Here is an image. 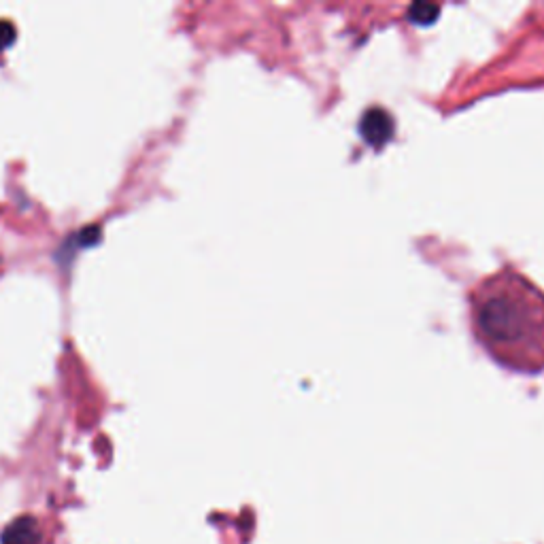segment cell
Wrapping results in <instances>:
<instances>
[{"label": "cell", "instance_id": "1", "mask_svg": "<svg viewBox=\"0 0 544 544\" xmlns=\"http://www.w3.org/2000/svg\"><path fill=\"white\" fill-rule=\"evenodd\" d=\"M470 321L476 340L498 364L517 372L544 370V292L515 268L472 287Z\"/></svg>", "mask_w": 544, "mask_h": 544}, {"label": "cell", "instance_id": "2", "mask_svg": "<svg viewBox=\"0 0 544 544\" xmlns=\"http://www.w3.org/2000/svg\"><path fill=\"white\" fill-rule=\"evenodd\" d=\"M362 134H364V139L374 145V147H379L383 145L391 132H394V122H391V115L383 109H370L364 119H362Z\"/></svg>", "mask_w": 544, "mask_h": 544}, {"label": "cell", "instance_id": "3", "mask_svg": "<svg viewBox=\"0 0 544 544\" xmlns=\"http://www.w3.org/2000/svg\"><path fill=\"white\" fill-rule=\"evenodd\" d=\"M41 540V527L32 517L15 519L3 534V544H41Z\"/></svg>", "mask_w": 544, "mask_h": 544}, {"label": "cell", "instance_id": "4", "mask_svg": "<svg viewBox=\"0 0 544 544\" xmlns=\"http://www.w3.org/2000/svg\"><path fill=\"white\" fill-rule=\"evenodd\" d=\"M438 13V7H432V5H413L411 7V20L417 22V24H430L432 20H436V15Z\"/></svg>", "mask_w": 544, "mask_h": 544}, {"label": "cell", "instance_id": "5", "mask_svg": "<svg viewBox=\"0 0 544 544\" xmlns=\"http://www.w3.org/2000/svg\"><path fill=\"white\" fill-rule=\"evenodd\" d=\"M15 39V26L9 20H0V49H5Z\"/></svg>", "mask_w": 544, "mask_h": 544}]
</instances>
